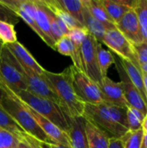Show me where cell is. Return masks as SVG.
<instances>
[{"instance_id": "obj_1", "label": "cell", "mask_w": 147, "mask_h": 148, "mask_svg": "<svg viewBox=\"0 0 147 148\" xmlns=\"http://www.w3.org/2000/svg\"><path fill=\"white\" fill-rule=\"evenodd\" d=\"M83 117L106 133L110 139H121L129 132L125 108L107 103H85Z\"/></svg>"}, {"instance_id": "obj_2", "label": "cell", "mask_w": 147, "mask_h": 148, "mask_svg": "<svg viewBox=\"0 0 147 148\" xmlns=\"http://www.w3.org/2000/svg\"><path fill=\"white\" fill-rule=\"evenodd\" d=\"M42 76L57 96L60 108L65 114L74 117L83 116L85 103L75 92L70 67H68L61 73H53L45 70Z\"/></svg>"}, {"instance_id": "obj_3", "label": "cell", "mask_w": 147, "mask_h": 148, "mask_svg": "<svg viewBox=\"0 0 147 148\" xmlns=\"http://www.w3.org/2000/svg\"><path fill=\"white\" fill-rule=\"evenodd\" d=\"M2 88L6 91L8 95L0 101V106L12 117V119L19 125V127L27 134L36 138L45 145L53 143L47 137L36 120L24 108L23 103L16 98V96L7 88Z\"/></svg>"}, {"instance_id": "obj_4", "label": "cell", "mask_w": 147, "mask_h": 148, "mask_svg": "<svg viewBox=\"0 0 147 148\" xmlns=\"http://www.w3.org/2000/svg\"><path fill=\"white\" fill-rule=\"evenodd\" d=\"M14 95L22 102L26 104L42 117L48 119L67 134L68 130V125L66 116L62 108L56 103L48 99L35 95L28 90H22Z\"/></svg>"}, {"instance_id": "obj_5", "label": "cell", "mask_w": 147, "mask_h": 148, "mask_svg": "<svg viewBox=\"0 0 147 148\" xmlns=\"http://www.w3.org/2000/svg\"><path fill=\"white\" fill-rule=\"evenodd\" d=\"M0 85L16 94L27 90V82L21 64L3 44L0 61Z\"/></svg>"}, {"instance_id": "obj_6", "label": "cell", "mask_w": 147, "mask_h": 148, "mask_svg": "<svg viewBox=\"0 0 147 148\" xmlns=\"http://www.w3.org/2000/svg\"><path fill=\"white\" fill-rule=\"evenodd\" d=\"M69 67L72 84L77 96L84 103L94 105L104 103L97 83L88 77L83 71L76 69L75 66L72 65Z\"/></svg>"}, {"instance_id": "obj_7", "label": "cell", "mask_w": 147, "mask_h": 148, "mask_svg": "<svg viewBox=\"0 0 147 148\" xmlns=\"http://www.w3.org/2000/svg\"><path fill=\"white\" fill-rule=\"evenodd\" d=\"M104 43L111 52L121 59L126 60L133 63L136 67L139 68V63L133 49V45L129 42L117 28L107 29L101 44Z\"/></svg>"}, {"instance_id": "obj_8", "label": "cell", "mask_w": 147, "mask_h": 148, "mask_svg": "<svg viewBox=\"0 0 147 148\" xmlns=\"http://www.w3.org/2000/svg\"><path fill=\"white\" fill-rule=\"evenodd\" d=\"M97 43L98 41L92 35L87 36L81 46V61L84 74L98 84L102 80V76L97 60Z\"/></svg>"}, {"instance_id": "obj_9", "label": "cell", "mask_w": 147, "mask_h": 148, "mask_svg": "<svg viewBox=\"0 0 147 148\" xmlns=\"http://www.w3.org/2000/svg\"><path fill=\"white\" fill-rule=\"evenodd\" d=\"M114 64L117 69V72L120 78V82L123 87V92L124 96L126 99V101L128 106L135 108L139 110H140L145 114H147V103L143 99L141 94L137 89V88L133 84L129 77L127 76L119 56L114 55Z\"/></svg>"}, {"instance_id": "obj_10", "label": "cell", "mask_w": 147, "mask_h": 148, "mask_svg": "<svg viewBox=\"0 0 147 148\" xmlns=\"http://www.w3.org/2000/svg\"><path fill=\"white\" fill-rule=\"evenodd\" d=\"M22 68L23 69L26 82H27V86H28L27 90L35 95L48 99L56 103L60 107L57 96L55 95V92L53 91L52 88L48 83V82L45 80V78L42 75L36 74L35 71H33L29 68H25L23 66Z\"/></svg>"}, {"instance_id": "obj_11", "label": "cell", "mask_w": 147, "mask_h": 148, "mask_svg": "<svg viewBox=\"0 0 147 148\" xmlns=\"http://www.w3.org/2000/svg\"><path fill=\"white\" fill-rule=\"evenodd\" d=\"M97 85L100 88L101 98L104 103L126 108L128 105L126 101L123 87L120 82H114L106 76L103 77L101 82Z\"/></svg>"}, {"instance_id": "obj_12", "label": "cell", "mask_w": 147, "mask_h": 148, "mask_svg": "<svg viewBox=\"0 0 147 148\" xmlns=\"http://www.w3.org/2000/svg\"><path fill=\"white\" fill-rule=\"evenodd\" d=\"M117 29L133 44L143 42L138 16L134 9H130L115 24Z\"/></svg>"}, {"instance_id": "obj_13", "label": "cell", "mask_w": 147, "mask_h": 148, "mask_svg": "<svg viewBox=\"0 0 147 148\" xmlns=\"http://www.w3.org/2000/svg\"><path fill=\"white\" fill-rule=\"evenodd\" d=\"M65 116L68 125L67 134L68 136L70 148H88L85 129V118L83 116L74 117L67 114Z\"/></svg>"}, {"instance_id": "obj_14", "label": "cell", "mask_w": 147, "mask_h": 148, "mask_svg": "<svg viewBox=\"0 0 147 148\" xmlns=\"http://www.w3.org/2000/svg\"><path fill=\"white\" fill-rule=\"evenodd\" d=\"M22 103L24 106V108L29 111V113L32 115V117L36 120V121L37 122L39 127L42 128V130L44 132V134L47 135V137L50 140L51 142L56 143V144H62V145H65V146H69L68 136L64 131H62L61 128H59L54 123L49 121L48 119H46V118L42 117V115H40L39 114H37L36 111L31 109L29 107H28L23 102H22Z\"/></svg>"}, {"instance_id": "obj_15", "label": "cell", "mask_w": 147, "mask_h": 148, "mask_svg": "<svg viewBox=\"0 0 147 148\" xmlns=\"http://www.w3.org/2000/svg\"><path fill=\"white\" fill-rule=\"evenodd\" d=\"M8 49L12 53V55L16 57L17 62L25 68H29L35 71L36 74L42 75L43 72L46 70L44 69L32 56V55L28 51V49L20 42H16L14 43L5 45Z\"/></svg>"}, {"instance_id": "obj_16", "label": "cell", "mask_w": 147, "mask_h": 148, "mask_svg": "<svg viewBox=\"0 0 147 148\" xmlns=\"http://www.w3.org/2000/svg\"><path fill=\"white\" fill-rule=\"evenodd\" d=\"M85 129L88 148H108L110 138L106 133L87 120L85 123Z\"/></svg>"}, {"instance_id": "obj_17", "label": "cell", "mask_w": 147, "mask_h": 148, "mask_svg": "<svg viewBox=\"0 0 147 148\" xmlns=\"http://www.w3.org/2000/svg\"><path fill=\"white\" fill-rule=\"evenodd\" d=\"M35 2L36 4V13L35 21L36 22L41 31L45 36V37L47 39V45L49 46L51 49H55V42L54 41L52 35H51L49 16H48L47 11H46L45 6L42 3V0H35Z\"/></svg>"}, {"instance_id": "obj_18", "label": "cell", "mask_w": 147, "mask_h": 148, "mask_svg": "<svg viewBox=\"0 0 147 148\" xmlns=\"http://www.w3.org/2000/svg\"><path fill=\"white\" fill-rule=\"evenodd\" d=\"M84 5L89 11V13L99 22L104 24L107 29L116 28L114 22L108 16L106 10L104 9L101 0H84Z\"/></svg>"}, {"instance_id": "obj_19", "label": "cell", "mask_w": 147, "mask_h": 148, "mask_svg": "<svg viewBox=\"0 0 147 148\" xmlns=\"http://www.w3.org/2000/svg\"><path fill=\"white\" fill-rule=\"evenodd\" d=\"M84 5V3H83ZM83 22L84 27L88 29V33L92 35L99 42H102L104 35L107 31V28L101 22L96 20L88 10L86 6L83 8Z\"/></svg>"}, {"instance_id": "obj_20", "label": "cell", "mask_w": 147, "mask_h": 148, "mask_svg": "<svg viewBox=\"0 0 147 148\" xmlns=\"http://www.w3.org/2000/svg\"><path fill=\"white\" fill-rule=\"evenodd\" d=\"M120 62H121V64H122L126 75H127V76L129 77V79L131 80L133 84L139 91V93L141 94L143 99L147 103L146 96L145 88H144L143 75H142V72H141L140 69L136 67L133 63H132L129 61H126V60H124V59H121V58H120Z\"/></svg>"}, {"instance_id": "obj_21", "label": "cell", "mask_w": 147, "mask_h": 148, "mask_svg": "<svg viewBox=\"0 0 147 148\" xmlns=\"http://www.w3.org/2000/svg\"><path fill=\"white\" fill-rule=\"evenodd\" d=\"M0 128L10 133L20 141H23L26 133L12 119V117L0 106Z\"/></svg>"}, {"instance_id": "obj_22", "label": "cell", "mask_w": 147, "mask_h": 148, "mask_svg": "<svg viewBox=\"0 0 147 148\" xmlns=\"http://www.w3.org/2000/svg\"><path fill=\"white\" fill-rule=\"evenodd\" d=\"M45 5L48 7V9L53 12L59 19H61L66 26L68 28V29H72L75 28H82L84 27L82 24H81L78 21H76L73 16H71L68 12H66L64 10H62L55 0H49V1H43Z\"/></svg>"}, {"instance_id": "obj_23", "label": "cell", "mask_w": 147, "mask_h": 148, "mask_svg": "<svg viewBox=\"0 0 147 148\" xmlns=\"http://www.w3.org/2000/svg\"><path fill=\"white\" fill-rule=\"evenodd\" d=\"M55 3L76 21L84 26L83 1L81 0H55Z\"/></svg>"}, {"instance_id": "obj_24", "label": "cell", "mask_w": 147, "mask_h": 148, "mask_svg": "<svg viewBox=\"0 0 147 148\" xmlns=\"http://www.w3.org/2000/svg\"><path fill=\"white\" fill-rule=\"evenodd\" d=\"M96 51H97L98 65L100 68L101 76L103 78L107 76L108 69L111 67L112 64L114 63V56L110 50H107L103 49L102 44L99 42L96 46Z\"/></svg>"}, {"instance_id": "obj_25", "label": "cell", "mask_w": 147, "mask_h": 148, "mask_svg": "<svg viewBox=\"0 0 147 148\" xmlns=\"http://www.w3.org/2000/svg\"><path fill=\"white\" fill-rule=\"evenodd\" d=\"M101 2L107 13L115 24L130 10V8L120 4L118 0H101Z\"/></svg>"}, {"instance_id": "obj_26", "label": "cell", "mask_w": 147, "mask_h": 148, "mask_svg": "<svg viewBox=\"0 0 147 148\" xmlns=\"http://www.w3.org/2000/svg\"><path fill=\"white\" fill-rule=\"evenodd\" d=\"M146 114L142 113L140 110L127 106L126 107V120L129 127V131H137L142 128L143 121Z\"/></svg>"}, {"instance_id": "obj_27", "label": "cell", "mask_w": 147, "mask_h": 148, "mask_svg": "<svg viewBox=\"0 0 147 148\" xmlns=\"http://www.w3.org/2000/svg\"><path fill=\"white\" fill-rule=\"evenodd\" d=\"M134 10L137 13L143 42L147 43V1L138 0L134 7Z\"/></svg>"}, {"instance_id": "obj_28", "label": "cell", "mask_w": 147, "mask_h": 148, "mask_svg": "<svg viewBox=\"0 0 147 148\" xmlns=\"http://www.w3.org/2000/svg\"><path fill=\"white\" fill-rule=\"evenodd\" d=\"M0 41L4 45L17 42L14 25L6 22L0 21Z\"/></svg>"}, {"instance_id": "obj_29", "label": "cell", "mask_w": 147, "mask_h": 148, "mask_svg": "<svg viewBox=\"0 0 147 148\" xmlns=\"http://www.w3.org/2000/svg\"><path fill=\"white\" fill-rule=\"evenodd\" d=\"M144 131L141 129L137 131H129L123 138L124 148H140L143 139Z\"/></svg>"}, {"instance_id": "obj_30", "label": "cell", "mask_w": 147, "mask_h": 148, "mask_svg": "<svg viewBox=\"0 0 147 148\" xmlns=\"http://www.w3.org/2000/svg\"><path fill=\"white\" fill-rule=\"evenodd\" d=\"M55 50L58 51L60 54L72 57L74 55L75 47L71 40L68 36H63L55 43Z\"/></svg>"}, {"instance_id": "obj_31", "label": "cell", "mask_w": 147, "mask_h": 148, "mask_svg": "<svg viewBox=\"0 0 147 148\" xmlns=\"http://www.w3.org/2000/svg\"><path fill=\"white\" fill-rule=\"evenodd\" d=\"M88 31L85 27L82 28H75L72 29H69L68 34L67 35L73 44L76 47L81 49V46L83 42V41L86 39L87 36L88 35Z\"/></svg>"}, {"instance_id": "obj_32", "label": "cell", "mask_w": 147, "mask_h": 148, "mask_svg": "<svg viewBox=\"0 0 147 148\" xmlns=\"http://www.w3.org/2000/svg\"><path fill=\"white\" fill-rule=\"evenodd\" d=\"M19 142L16 136L0 128V148H17Z\"/></svg>"}, {"instance_id": "obj_33", "label": "cell", "mask_w": 147, "mask_h": 148, "mask_svg": "<svg viewBox=\"0 0 147 148\" xmlns=\"http://www.w3.org/2000/svg\"><path fill=\"white\" fill-rule=\"evenodd\" d=\"M44 6H45V9H46V11H47V14H48V16H49V27H50V31H51V35H52V37L54 39L55 42L58 41L60 38H62L64 35L63 33L62 32L61 29L59 28L57 23H56V18H55V16L53 12H51L48 7L45 5L44 2L42 1Z\"/></svg>"}, {"instance_id": "obj_34", "label": "cell", "mask_w": 147, "mask_h": 148, "mask_svg": "<svg viewBox=\"0 0 147 148\" xmlns=\"http://www.w3.org/2000/svg\"><path fill=\"white\" fill-rule=\"evenodd\" d=\"M0 21L15 25L19 22V17L16 16V13H14L0 2Z\"/></svg>"}, {"instance_id": "obj_35", "label": "cell", "mask_w": 147, "mask_h": 148, "mask_svg": "<svg viewBox=\"0 0 147 148\" xmlns=\"http://www.w3.org/2000/svg\"><path fill=\"white\" fill-rule=\"evenodd\" d=\"M133 45L140 67L141 64L147 62V43L142 42L139 43H134Z\"/></svg>"}, {"instance_id": "obj_36", "label": "cell", "mask_w": 147, "mask_h": 148, "mask_svg": "<svg viewBox=\"0 0 147 148\" xmlns=\"http://www.w3.org/2000/svg\"><path fill=\"white\" fill-rule=\"evenodd\" d=\"M23 142H25L29 148H45L43 143H42L41 141L29 134H26Z\"/></svg>"}, {"instance_id": "obj_37", "label": "cell", "mask_w": 147, "mask_h": 148, "mask_svg": "<svg viewBox=\"0 0 147 148\" xmlns=\"http://www.w3.org/2000/svg\"><path fill=\"white\" fill-rule=\"evenodd\" d=\"M108 148H124V141L122 139L112 138L109 140Z\"/></svg>"}, {"instance_id": "obj_38", "label": "cell", "mask_w": 147, "mask_h": 148, "mask_svg": "<svg viewBox=\"0 0 147 148\" xmlns=\"http://www.w3.org/2000/svg\"><path fill=\"white\" fill-rule=\"evenodd\" d=\"M45 146L47 147V148H70L69 146H65V145L56 144V143H49V144L45 145Z\"/></svg>"}, {"instance_id": "obj_39", "label": "cell", "mask_w": 147, "mask_h": 148, "mask_svg": "<svg viewBox=\"0 0 147 148\" xmlns=\"http://www.w3.org/2000/svg\"><path fill=\"white\" fill-rule=\"evenodd\" d=\"M142 75H143V82H144L145 93H146V100H147V74L142 73Z\"/></svg>"}, {"instance_id": "obj_40", "label": "cell", "mask_w": 147, "mask_h": 148, "mask_svg": "<svg viewBox=\"0 0 147 148\" xmlns=\"http://www.w3.org/2000/svg\"><path fill=\"white\" fill-rule=\"evenodd\" d=\"M140 148H147V134L146 133H144L143 139H142V141H141V146H140Z\"/></svg>"}, {"instance_id": "obj_41", "label": "cell", "mask_w": 147, "mask_h": 148, "mask_svg": "<svg viewBox=\"0 0 147 148\" xmlns=\"http://www.w3.org/2000/svg\"><path fill=\"white\" fill-rule=\"evenodd\" d=\"M8 95V94L6 93V91L2 88V86L0 85V101L2 100V99H3L4 97H6Z\"/></svg>"}, {"instance_id": "obj_42", "label": "cell", "mask_w": 147, "mask_h": 148, "mask_svg": "<svg viewBox=\"0 0 147 148\" xmlns=\"http://www.w3.org/2000/svg\"><path fill=\"white\" fill-rule=\"evenodd\" d=\"M142 130L144 131V133H146L147 134V116H146L144 121H143V124H142Z\"/></svg>"}, {"instance_id": "obj_43", "label": "cell", "mask_w": 147, "mask_h": 148, "mask_svg": "<svg viewBox=\"0 0 147 148\" xmlns=\"http://www.w3.org/2000/svg\"><path fill=\"white\" fill-rule=\"evenodd\" d=\"M140 70L142 73H145V74H147V62L146 63H143L140 65Z\"/></svg>"}, {"instance_id": "obj_44", "label": "cell", "mask_w": 147, "mask_h": 148, "mask_svg": "<svg viewBox=\"0 0 147 148\" xmlns=\"http://www.w3.org/2000/svg\"><path fill=\"white\" fill-rule=\"evenodd\" d=\"M17 148H29V146L25 143V142H23V141H20L19 142V144H18V147Z\"/></svg>"}, {"instance_id": "obj_45", "label": "cell", "mask_w": 147, "mask_h": 148, "mask_svg": "<svg viewBox=\"0 0 147 148\" xmlns=\"http://www.w3.org/2000/svg\"><path fill=\"white\" fill-rule=\"evenodd\" d=\"M3 47V43L0 41V61H1V53H2V49Z\"/></svg>"}, {"instance_id": "obj_46", "label": "cell", "mask_w": 147, "mask_h": 148, "mask_svg": "<svg viewBox=\"0 0 147 148\" xmlns=\"http://www.w3.org/2000/svg\"><path fill=\"white\" fill-rule=\"evenodd\" d=\"M146 116H147V114H146Z\"/></svg>"}, {"instance_id": "obj_47", "label": "cell", "mask_w": 147, "mask_h": 148, "mask_svg": "<svg viewBox=\"0 0 147 148\" xmlns=\"http://www.w3.org/2000/svg\"><path fill=\"white\" fill-rule=\"evenodd\" d=\"M146 1H147V0H146Z\"/></svg>"}]
</instances>
